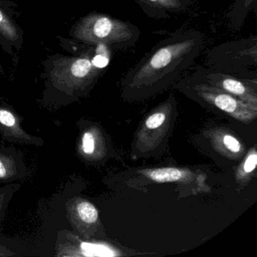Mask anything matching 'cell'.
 Masks as SVG:
<instances>
[{
  "mask_svg": "<svg viewBox=\"0 0 257 257\" xmlns=\"http://www.w3.org/2000/svg\"><path fill=\"white\" fill-rule=\"evenodd\" d=\"M17 165L12 156L0 153V180H15L19 177Z\"/></svg>",
  "mask_w": 257,
  "mask_h": 257,
  "instance_id": "12",
  "label": "cell"
},
{
  "mask_svg": "<svg viewBox=\"0 0 257 257\" xmlns=\"http://www.w3.org/2000/svg\"><path fill=\"white\" fill-rule=\"evenodd\" d=\"M218 141H220L222 147L225 151H228L231 154H238L241 153L242 146L240 141L231 135H223L222 138H219Z\"/></svg>",
  "mask_w": 257,
  "mask_h": 257,
  "instance_id": "14",
  "label": "cell"
},
{
  "mask_svg": "<svg viewBox=\"0 0 257 257\" xmlns=\"http://www.w3.org/2000/svg\"><path fill=\"white\" fill-rule=\"evenodd\" d=\"M0 134L8 141L21 144L43 145L40 138L31 136L21 127L19 118L8 109L0 106Z\"/></svg>",
  "mask_w": 257,
  "mask_h": 257,
  "instance_id": "8",
  "label": "cell"
},
{
  "mask_svg": "<svg viewBox=\"0 0 257 257\" xmlns=\"http://www.w3.org/2000/svg\"><path fill=\"white\" fill-rule=\"evenodd\" d=\"M257 0H235L225 16L235 30L240 29L249 12L256 8Z\"/></svg>",
  "mask_w": 257,
  "mask_h": 257,
  "instance_id": "10",
  "label": "cell"
},
{
  "mask_svg": "<svg viewBox=\"0 0 257 257\" xmlns=\"http://www.w3.org/2000/svg\"><path fill=\"white\" fill-rule=\"evenodd\" d=\"M189 70L194 77L256 107L257 80L237 77L204 66L191 67Z\"/></svg>",
  "mask_w": 257,
  "mask_h": 257,
  "instance_id": "5",
  "label": "cell"
},
{
  "mask_svg": "<svg viewBox=\"0 0 257 257\" xmlns=\"http://www.w3.org/2000/svg\"><path fill=\"white\" fill-rule=\"evenodd\" d=\"M141 32L136 25L101 13H91L75 28L78 40L88 45H103L110 50H124L135 46Z\"/></svg>",
  "mask_w": 257,
  "mask_h": 257,
  "instance_id": "2",
  "label": "cell"
},
{
  "mask_svg": "<svg viewBox=\"0 0 257 257\" xmlns=\"http://www.w3.org/2000/svg\"><path fill=\"white\" fill-rule=\"evenodd\" d=\"M0 34L11 41H16L19 38L18 28L1 9H0Z\"/></svg>",
  "mask_w": 257,
  "mask_h": 257,
  "instance_id": "13",
  "label": "cell"
},
{
  "mask_svg": "<svg viewBox=\"0 0 257 257\" xmlns=\"http://www.w3.org/2000/svg\"><path fill=\"white\" fill-rule=\"evenodd\" d=\"M141 174L156 183H170L186 180L189 172L176 168H162L156 169H146L140 171Z\"/></svg>",
  "mask_w": 257,
  "mask_h": 257,
  "instance_id": "9",
  "label": "cell"
},
{
  "mask_svg": "<svg viewBox=\"0 0 257 257\" xmlns=\"http://www.w3.org/2000/svg\"><path fill=\"white\" fill-rule=\"evenodd\" d=\"M141 10L148 18L165 20L171 14L183 13L192 5V0H135Z\"/></svg>",
  "mask_w": 257,
  "mask_h": 257,
  "instance_id": "7",
  "label": "cell"
},
{
  "mask_svg": "<svg viewBox=\"0 0 257 257\" xmlns=\"http://www.w3.org/2000/svg\"><path fill=\"white\" fill-rule=\"evenodd\" d=\"M178 81L176 85L177 88L189 97L207 103L242 122H250L256 117L255 106L205 83L191 74L183 75Z\"/></svg>",
  "mask_w": 257,
  "mask_h": 257,
  "instance_id": "4",
  "label": "cell"
},
{
  "mask_svg": "<svg viewBox=\"0 0 257 257\" xmlns=\"http://www.w3.org/2000/svg\"><path fill=\"white\" fill-rule=\"evenodd\" d=\"M203 46L202 34L195 30L161 40L123 78L124 97H148L168 88L192 67Z\"/></svg>",
  "mask_w": 257,
  "mask_h": 257,
  "instance_id": "1",
  "label": "cell"
},
{
  "mask_svg": "<svg viewBox=\"0 0 257 257\" xmlns=\"http://www.w3.org/2000/svg\"><path fill=\"white\" fill-rule=\"evenodd\" d=\"M203 66L237 77L257 80V36L212 48L206 54Z\"/></svg>",
  "mask_w": 257,
  "mask_h": 257,
  "instance_id": "3",
  "label": "cell"
},
{
  "mask_svg": "<svg viewBox=\"0 0 257 257\" xmlns=\"http://www.w3.org/2000/svg\"><path fill=\"white\" fill-rule=\"evenodd\" d=\"M103 68L91 57L62 58L55 63L52 77L58 85L70 88H85L94 83Z\"/></svg>",
  "mask_w": 257,
  "mask_h": 257,
  "instance_id": "6",
  "label": "cell"
},
{
  "mask_svg": "<svg viewBox=\"0 0 257 257\" xmlns=\"http://www.w3.org/2000/svg\"><path fill=\"white\" fill-rule=\"evenodd\" d=\"M82 150L84 154H94L96 148L95 138L91 132H85L82 138Z\"/></svg>",
  "mask_w": 257,
  "mask_h": 257,
  "instance_id": "15",
  "label": "cell"
},
{
  "mask_svg": "<svg viewBox=\"0 0 257 257\" xmlns=\"http://www.w3.org/2000/svg\"><path fill=\"white\" fill-rule=\"evenodd\" d=\"M257 165V154L255 150H252L249 153L242 165V173L243 176L247 175L253 172Z\"/></svg>",
  "mask_w": 257,
  "mask_h": 257,
  "instance_id": "16",
  "label": "cell"
},
{
  "mask_svg": "<svg viewBox=\"0 0 257 257\" xmlns=\"http://www.w3.org/2000/svg\"><path fill=\"white\" fill-rule=\"evenodd\" d=\"M76 213L79 219L84 223L94 224L98 219L97 208L88 201H81L77 203Z\"/></svg>",
  "mask_w": 257,
  "mask_h": 257,
  "instance_id": "11",
  "label": "cell"
}]
</instances>
